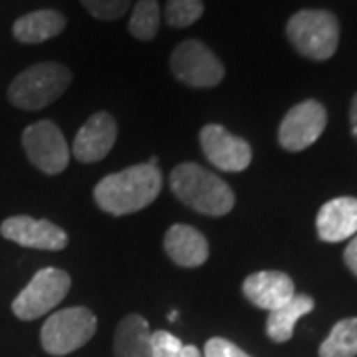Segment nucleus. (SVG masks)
<instances>
[{"mask_svg": "<svg viewBox=\"0 0 357 357\" xmlns=\"http://www.w3.org/2000/svg\"><path fill=\"white\" fill-rule=\"evenodd\" d=\"M165 252L169 258L183 268H197L208 258V243L203 234L189 225H173L167 230Z\"/></svg>", "mask_w": 357, "mask_h": 357, "instance_id": "nucleus-15", "label": "nucleus"}, {"mask_svg": "<svg viewBox=\"0 0 357 357\" xmlns=\"http://www.w3.org/2000/svg\"><path fill=\"white\" fill-rule=\"evenodd\" d=\"M0 234L6 241L36 248V250H62L68 244V234L50 220L32 217H10L0 225Z\"/></svg>", "mask_w": 357, "mask_h": 357, "instance_id": "nucleus-11", "label": "nucleus"}, {"mask_svg": "<svg viewBox=\"0 0 357 357\" xmlns=\"http://www.w3.org/2000/svg\"><path fill=\"white\" fill-rule=\"evenodd\" d=\"M344 260L345 266L349 268V272H354L357 276V234L349 241V244L345 246L344 252Z\"/></svg>", "mask_w": 357, "mask_h": 357, "instance_id": "nucleus-25", "label": "nucleus"}, {"mask_svg": "<svg viewBox=\"0 0 357 357\" xmlns=\"http://www.w3.org/2000/svg\"><path fill=\"white\" fill-rule=\"evenodd\" d=\"M66 28V16L58 10H36L20 16L13 26L14 38L22 44H42L56 38Z\"/></svg>", "mask_w": 357, "mask_h": 357, "instance_id": "nucleus-17", "label": "nucleus"}, {"mask_svg": "<svg viewBox=\"0 0 357 357\" xmlns=\"http://www.w3.org/2000/svg\"><path fill=\"white\" fill-rule=\"evenodd\" d=\"M204 357H250L236 344L225 337H211L204 345Z\"/></svg>", "mask_w": 357, "mask_h": 357, "instance_id": "nucleus-24", "label": "nucleus"}, {"mask_svg": "<svg viewBox=\"0 0 357 357\" xmlns=\"http://www.w3.org/2000/svg\"><path fill=\"white\" fill-rule=\"evenodd\" d=\"M328 126V112L316 100L294 105L282 119L278 141L286 151H304L314 145Z\"/></svg>", "mask_w": 357, "mask_h": 357, "instance_id": "nucleus-9", "label": "nucleus"}, {"mask_svg": "<svg viewBox=\"0 0 357 357\" xmlns=\"http://www.w3.org/2000/svg\"><path fill=\"white\" fill-rule=\"evenodd\" d=\"M286 36L300 56L326 62L340 46V20L330 10L306 8L290 16Z\"/></svg>", "mask_w": 357, "mask_h": 357, "instance_id": "nucleus-3", "label": "nucleus"}, {"mask_svg": "<svg viewBox=\"0 0 357 357\" xmlns=\"http://www.w3.org/2000/svg\"><path fill=\"white\" fill-rule=\"evenodd\" d=\"M82 6L98 20H117L129 10L131 0H79Z\"/></svg>", "mask_w": 357, "mask_h": 357, "instance_id": "nucleus-22", "label": "nucleus"}, {"mask_svg": "<svg viewBox=\"0 0 357 357\" xmlns=\"http://www.w3.org/2000/svg\"><path fill=\"white\" fill-rule=\"evenodd\" d=\"M203 13V0H167L165 20L171 28H189Z\"/></svg>", "mask_w": 357, "mask_h": 357, "instance_id": "nucleus-21", "label": "nucleus"}, {"mask_svg": "<svg viewBox=\"0 0 357 357\" xmlns=\"http://www.w3.org/2000/svg\"><path fill=\"white\" fill-rule=\"evenodd\" d=\"M115 357H151V330L139 314H129L115 328Z\"/></svg>", "mask_w": 357, "mask_h": 357, "instance_id": "nucleus-16", "label": "nucleus"}, {"mask_svg": "<svg viewBox=\"0 0 357 357\" xmlns=\"http://www.w3.org/2000/svg\"><path fill=\"white\" fill-rule=\"evenodd\" d=\"M72 280L60 268H42L14 298L13 312L18 319H38L52 312L70 292Z\"/></svg>", "mask_w": 357, "mask_h": 357, "instance_id": "nucleus-6", "label": "nucleus"}, {"mask_svg": "<svg viewBox=\"0 0 357 357\" xmlns=\"http://www.w3.org/2000/svg\"><path fill=\"white\" fill-rule=\"evenodd\" d=\"M22 145L30 163L46 175H58L70 163L64 133L48 119L28 126L22 133Z\"/></svg>", "mask_w": 357, "mask_h": 357, "instance_id": "nucleus-8", "label": "nucleus"}, {"mask_svg": "<svg viewBox=\"0 0 357 357\" xmlns=\"http://www.w3.org/2000/svg\"><path fill=\"white\" fill-rule=\"evenodd\" d=\"M161 187L163 175L157 165L141 163L103 177L93 189V199L102 211L123 217L149 206L159 197Z\"/></svg>", "mask_w": 357, "mask_h": 357, "instance_id": "nucleus-1", "label": "nucleus"}, {"mask_svg": "<svg viewBox=\"0 0 357 357\" xmlns=\"http://www.w3.org/2000/svg\"><path fill=\"white\" fill-rule=\"evenodd\" d=\"M178 357H203V356H201V351H199L195 345H183V351H181V356Z\"/></svg>", "mask_w": 357, "mask_h": 357, "instance_id": "nucleus-27", "label": "nucleus"}, {"mask_svg": "<svg viewBox=\"0 0 357 357\" xmlns=\"http://www.w3.org/2000/svg\"><path fill=\"white\" fill-rule=\"evenodd\" d=\"M98 328L93 312L84 306L66 307L44 321L40 342L50 356H68L88 344Z\"/></svg>", "mask_w": 357, "mask_h": 357, "instance_id": "nucleus-5", "label": "nucleus"}, {"mask_svg": "<svg viewBox=\"0 0 357 357\" xmlns=\"http://www.w3.org/2000/svg\"><path fill=\"white\" fill-rule=\"evenodd\" d=\"M70 84L72 72L64 64L40 62L14 77L8 88V100L20 109L36 112L56 102Z\"/></svg>", "mask_w": 357, "mask_h": 357, "instance_id": "nucleus-4", "label": "nucleus"}, {"mask_svg": "<svg viewBox=\"0 0 357 357\" xmlns=\"http://www.w3.org/2000/svg\"><path fill=\"white\" fill-rule=\"evenodd\" d=\"M357 356V318L340 319L319 345V357Z\"/></svg>", "mask_w": 357, "mask_h": 357, "instance_id": "nucleus-19", "label": "nucleus"}, {"mask_svg": "<svg viewBox=\"0 0 357 357\" xmlns=\"http://www.w3.org/2000/svg\"><path fill=\"white\" fill-rule=\"evenodd\" d=\"M201 147L204 157L213 165L227 173H241L252 161L250 145L241 137L229 133L222 126L208 123L201 129Z\"/></svg>", "mask_w": 357, "mask_h": 357, "instance_id": "nucleus-10", "label": "nucleus"}, {"mask_svg": "<svg viewBox=\"0 0 357 357\" xmlns=\"http://www.w3.org/2000/svg\"><path fill=\"white\" fill-rule=\"evenodd\" d=\"M161 24V8L157 0H139L129 18L131 36L143 42H149L157 36Z\"/></svg>", "mask_w": 357, "mask_h": 357, "instance_id": "nucleus-20", "label": "nucleus"}, {"mask_svg": "<svg viewBox=\"0 0 357 357\" xmlns=\"http://www.w3.org/2000/svg\"><path fill=\"white\" fill-rule=\"evenodd\" d=\"M147 163H151V165H157V157H151V159H149Z\"/></svg>", "mask_w": 357, "mask_h": 357, "instance_id": "nucleus-29", "label": "nucleus"}, {"mask_svg": "<svg viewBox=\"0 0 357 357\" xmlns=\"http://www.w3.org/2000/svg\"><path fill=\"white\" fill-rule=\"evenodd\" d=\"M177 316H178V312L177 310H173V312L169 314V319H171V321H175V319H177Z\"/></svg>", "mask_w": 357, "mask_h": 357, "instance_id": "nucleus-28", "label": "nucleus"}, {"mask_svg": "<svg viewBox=\"0 0 357 357\" xmlns=\"http://www.w3.org/2000/svg\"><path fill=\"white\" fill-rule=\"evenodd\" d=\"M169 185L181 203L201 215L222 217L229 215L234 206V192L229 185L197 163H181L175 167L171 171Z\"/></svg>", "mask_w": 357, "mask_h": 357, "instance_id": "nucleus-2", "label": "nucleus"}, {"mask_svg": "<svg viewBox=\"0 0 357 357\" xmlns=\"http://www.w3.org/2000/svg\"><path fill=\"white\" fill-rule=\"evenodd\" d=\"M117 139V123L107 112H98L77 131L72 153L79 163H96L102 161L112 151Z\"/></svg>", "mask_w": 357, "mask_h": 357, "instance_id": "nucleus-12", "label": "nucleus"}, {"mask_svg": "<svg viewBox=\"0 0 357 357\" xmlns=\"http://www.w3.org/2000/svg\"><path fill=\"white\" fill-rule=\"evenodd\" d=\"M183 351V344L173 333L159 332L151 333V357H178Z\"/></svg>", "mask_w": 357, "mask_h": 357, "instance_id": "nucleus-23", "label": "nucleus"}, {"mask_svg": "<svg viewBox=\"0 0 357 357\" xmlns=\"http://www.w3.org/2000/svg\"><path fill=\"white\" fill-rule=\"evenodd\" d=\"M316 230L324 243H342L357 234V199L337 197L321 204Z\"/></svg>", "mask_w": 357, "mask_h": 357, "instance_id": "nucleus-14", "label": "nucleus"}, {"mask_svg": "<svg viewBox=\"0 0 357 357\" xmlns=\"http://www.w3.org/2000/svg\"><path fill=\"white\" fill-rule=\"evenodd\" d=\"M349 121H351V133L357 139V93L351 100V107H349Z\"/></svg>", "mask_w": 357, "mask_h": 357, "instance_id": "nucleus-26", "label": "nucleus"}, {"mask_svg": "<svg viewBox=\"0 0 357 357\" xmlns=\"http://www.w3.org/2000/svg\"><path fill=\"white\" fill-rule=\"evenodd\" d=\"M243 294L260 310H276L296 296L292 278L278 270H262L250 274L243 284Z\"/></svg>", "mask_w": 357, "mask_h": 357, "instance_id": "nucleus-13", "label": "nucleus"}, {"mask_svg": "<svg viewBox=\"0 0 357 357\" xmlns=\"http://www.w3.org/2000/svg\"><path fill=\"white\" fill-rule=\"evenodd\" d=\"M171 72L189 88H215L225 77V66L201 40H185L171 54Z\"/></svg>", "mask_w": 357, "mask_h": 357, "instance_id": "nucleus-7", "label": "nucleus"}, {"mask_svg": "<svg viewBox=\"0 0 357 357\" xmlns=\"http://www.w3.org/2000/svg\"><path fill=\"white\" fill-rule=\"evenodd\" d=\"M314 306H316L314 298H310L306 294H296L290 302L272 310L266 319L268 337L276 344H284V342L292 340L294 328H296L298 319L310 314Z\"/></svg>", "mask_w": 357, "mask_h": 357, "instance_id": "nucleus-18", "label": "nucleus"}]
</instances>
